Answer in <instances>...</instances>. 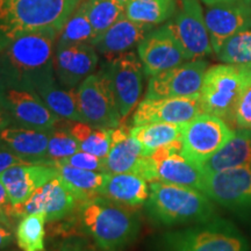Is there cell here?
I'll list each match as a JSON object with an SVG mask.
<instances>
[{
	"mask_svg": "<svg viewBox=\"0 0 251 251\" xmlns=\"http://www.w3.org/2000/svg\"><path fill=\"white\" fill-rule=\"evenodd\" d=\"M58 34L57 29L29 33L0 50V89L36 91L41 83L55 76Z\"/></svg>",
	"mask_w": 251,
	"mask_h": 251,
	"instance_id": "obj_1",
	"label": "cell"
},
{
	"mask_svg": "<svg viewBox=\"0 0 251 251\" xmlns=\"http://www.w3.org/2000/svg\"><path fill=\"white\" fill-rule=\"evenodd\" d=\"M78 207L83 230L103 251H122L139 236L140 218L131 206L98 196Z\"/></svg>",
	"mask_w": 251,
	"mask_h": 251,
	"instance_id": "obj_2",
	"label": "cell"
},
{
	"mask_svg": "<svg viewBox=\"0 0 251 251\" xmlns=\"http://www.w3.org/2000/svg\"><path fill=\"white\" fill-rule=\"evenodd\" d=\"M78 6L74 0H0V50L26 34L61 30Z\"/></svg>",
	"mask_w": 251,
	"mask_h": 251,
	"instance_id": "obj_3",
	"label": "cell"
},
{
	"mask_svg": "<svg viewBox=\"0 0 251 251\" xmlns=\"http://www.w3.org/2000/svg\"><path fill=\"white\" fill-rule=\"evenodd\" d=\"M147 212L159 225L201 224L215 218L214 203L197 188L152 181L149 185Z\"/></svg>",
	"mask_w": 251,
	"mask_h": 251,
	"instance_id": "obj_4",
	"label": "cell"
},
{
	"mask_svg": "<svg viewBox=\"0 0 251 251\" xmlns=\"http://www.w3.org/2000/svg\"><path fill=\"white\" fill-rule=\"evenodd\" d=\"M250 87L251 65L224 63L208 68L199 96L202 112L234 126L238 103Z\"/></svg>",
	"mask_w": 251,
	"mask_h": 251,
	"instance_id": "obj_5",
	"label": "cell"
},
{
	"mask_svg": "<svg viewBox=\"0 0 251 251\" xmlns=\"http://www.w3.org/2000/svg\"><path fill=\"white\" fill-rule=\"evenodd\" d=\"M158 251H249L247 238L230 222L212 219L163 234Z\"/></svg>",
	"mask_w": 251,
	"mask_h": 251,
	"instance_id": "obj_6",
	"label": "cell"
},
{
	"mask_svg": "<svg viewBox=\"0 0 251 251\" xmlns=\"http://www.w3.org/2000/svg\"><path fill=\"white\" fill-rule=\"evenodd\" d=\"M137 175L150 183L163 181L199 191L202 190L205 179L203 166L185 155L181 141L166 144L144 157Z\"/></svg>",
	"mask_w": 251,
	"mask_h": 251,
	"instance_id": "obj_7",
	"label": "cell"
},
{
	"mask_svg": "<svg viewBox=\"0 0 251 251\" xmlns=\"http://www.w3.org/2000/svg\"><path fill=\"white\" fill-rule=\"evenodd\" d=\"M235 130L221 118L202 113L184 125L180 137L183 152L203 165L229 142Z\"/></svg>",
	"mask_w": 251,
	"mask_h": 251,
	"instance_id": "obj_8",
	"label": "cell"
},
{
	"mask_svg": "<svg viewBox=\"0 0 251 251\" xmlns=\"http://www.w3.org/2000/svg\"><path fill=\"white\" fill-rule=\"evenodd\" d=\"M76 93L78 108L84 122L98 128H117L122 124L124 119L102 69L81 81Z\"/></svg>",
	"mask_w": 251,
	"mask_h": 251,
	"instance_id": "obj_9",
	"label": "cell"
},
{
	"mask_svg": "<svg viewBox=\"0 0 251 251\" xmlns=\"http://www.w3.org/2000/svg\"><path fill=\"white\" fill-rule=\"evenodd\" d=\"M111 84L122 119L139 105L143 91V65L136 52L128 51L108 58L102 67Z\"/></svg>",
	"mask_w": 251,
	"mask_h": 251,
	"instance_id": "obj_10",
	"label": "cell"
},
{
	"mask_svg": "<svg viewBox=\"0 0 251 251\" xmlns=\"http://www.w3.org/2000/svg\"><path fill=\"white\" fill-rule=\"evenodd\" d=\"M166 25L184 50L187 61L200 59L214 51L199 0H181L175 20Z\"/></svg>",
	"mask_w": 251,
	"mask_h": 251,
	"instance_id": "obj_11",
	"label": "cell"
},
{
	"mask_svg": "<svg viewBox=\"0 0 251 251\" xmlns=\"http://www.w3.org/2000/svg\"><path fill=\"white\" fill-rule=\"evenodd\" d=\"M207 67L203 59H193L150 77L146 98L199 97Z\"/></svg>",
	"mask_w": 251,
	"mask_h": 251,
	"instance_id": "obj_12",
	"label": "cell"
},
{
	"mask_svg": "<svg viewBox=\"0 0 251 251\" xmlns=\"http://www.w3.org/2000/svg\"><path fill=\"white\" fill-rule=\"evenodd\" d=\"M202 192L213 202L230 209L251 207V168L226 169L205 172Z\"/></svg>",
	"mask_w": 251,
	"mask_h": 251,
	"instance_id": "obj_13",
	"label": "cell"
},
{
	"mask_svg": "<svg viewBox=\"0 0 251 251\" xmlns=\"http://www.w3.org/2000/svg\"><path fill=\"white\" fill-rule=\"evenodd\" d=\"M0 100L11 114L12 127L49 131L61 122V118L47 107L36 91L0 89Z\"/></svg>",
	"mask_w": 251,
	"mask_h": 251,
	"instance_id": "obj_14",
	"label": "cell"
},
{
	"mask_svg": "<svg viewBox=\"0 0 251 251\" xmlns=\"http://www.w3.org/2000/svg\"><path fill=\"white\" fill-rule=\"evenodd\" d=\"M144 75L152 77L187 61L184 50L168 25L152 29L137 46Z\"/></svg>",
	"mask_w": 251,
	"mask_h": 251,
	"instance_id": "obj_15",
	"label": "cell"
},
{
	"mask_svg": "<svg viewBox=\"0 0 251 251\" xmlns=\"http://www.w3.org/2000/svg\"><path fill=\"white\" fill-rule=\"evenodd\" d=\"M199 97L188 98H144L133 115L134 126L147 124L185 125L202 114Z\"/></svg>",
	"mask_w": 251,
	"mask_h": 251,
	"instance_id": "obj_16",
	"label": "cell"
},
{
	"mask_svg": "<svg viewBox=\"0 0 251 251\" xmlns=\"http://www.w3.org/2000/svg\"><path fill=\"white\" fill-rule=\"evenodd\" d=\"M205 21L213 50L218 52L229 37L251 26V0H229L207 6Z\"/></svg>",
	"mask_w": 251,
	"mask_h": 251,
	"instance_id": "obj_17",
	"label": "cell"
},
{
	"mask_svg": "<svg viewBox=\"0 0 251 251\" xmlns=\"http://www.w3.org/2000/svg\"><path fill=\"white\" fill-rule=\"evenodd\" d=\"M98 51L90 43L56 46L54 72L56 79L67 89H76L98 67Z\"/></svg>",
	"mask_w": 251,
	"mask_h": 251,
	"instance_id": "obj_18",
	"label": "cell"
},
{
	"mask_svg": "<svg viewBox=\"0 0 251 251\" xmlns=\"http://www.w3.org/2000/svg\"><path fill=\"white\" fill-rule=\"evenodd\" d=\"M57 176V170L51 165L20 164L2 172L0 181L4 184L12 205H15L23 202L34 191Z\"/></svg>",
	"mask_w": 251,
	"mask_h": 251,
	"instance_id": "obj_19",
	"label": "cell"
},
{
	"mask_svg": "<svg viewBox=\"0 0 251 251\" xmlns=\"http://www.w3.org/2000/svg\"><path fill=\"white\" fill-rule=\"evenodd\" d=\"M144 157L141 144L131 136L130 128L120 125L112 129V144L105 158L106 174L137 175Z\"/></svg>",
	"mask_w": 251,
	"mask_h": 251,
	"instance_id": "obj_20",
	"label": "cell"
},
{
	"mask_svg": "<svg viewBox=\"0 0 251 251\" xmlns=\"http://www.w3.org/2000/svg\"><path fill=\"white\" fill-rule=\"evenodd\" d=\"M153 29L152 26L134 23L125 15L102 33L93 46L97 51L108 58L130 51Z\"/></svg>",
	"mask_w": 251,
	"mask_h": 251,
	"instance_id": "obj_21",
	"label": "cell"
},
{
	"mask_svg": "<svg viewBox=\"0 0 251 251\" xmlns=\"http://www.w3.org/2000/svg\"><path fill=\"white\" fill-rule=\"evenodd\" d=\"M49 131L23 127H8L0 135V146L6 147L31 164L49 165L47 155Z\"/></svg>",
	"mask_w": 251,
	"mask_h": 251,
	"instance_id": "obj_22",
	"label": "cell"
},
{
	"mask_svg": "<svg viewBox=\"0 0 251 251\" xmlns=\"http://www.w3.org/2000/svg\"><path fill=\"white\" fill-rule=\"evenodd\" d=\"M150 188L148 181L135 174H107L100 196L131 207L147 202Z\"/></svg>",
	"mask_w": 251,
	"mask_h": 251,
	"instance_id": "obj_23",
	"label": "cell"
},
{
	"mask_svg": "<svg viewBox=\"0 0 251 251\" xmlns=\"http://www.w3.org/2000/svg\"><path fill=\"white\" fill-rule=\"evenodd\" d=\"M40 194L41 212L45 213L47 222H54L70 215L79 201L70 186L59 176L37 188Z\"/></svg>",
	"mask_w": 251,
	"mask_h": 251,
	"instance_id": "obj_24",
	"label": "cell"
},
{
	"mask_svg": "<svg viewBox=\"0 0 251 251\" xmlns=\"http://www.w3.org/2000/svg\"><path fill=\"white\" fill-rule=\"evenodd\" d=\"M77 89H67L62 86L55 76L41 83L36 92L50 111L57 117L68 121H81V117L77 101Z\"/></svg>",
	"mask_w": 251,
	"mask_h": 251,
	"instance_id": "obj_25",
	"label": "cell"
},
{
	"mask_svg": "<svg viewBox=\"0 0 251 251\" xmlns=\"http://www.w3.org/2000/svg\"><path fill=\"white\" fill-rule=\"evenodd\" d=\"M202 166L205 172L222 171L238 166L251 168V130L237 128L229 142Z\"/></svg>",
	"mask_w": 251,
	"mask_h": 251,
	"instance_id": "obj_26",
	"label": "cell"
},
{
	"mask_svg": "<svg viewBox=\"0 0 251 251\" xmlns=\"http://www.w3.org/2000/svg\"><path fill=\"white\" fill-rule=\"evenodd\" d=\"M51 166H54L59 177L70 186L79 203L100 196V190L107 177L106 172L83 170L63 162H55Z\"/></svg>",
	"mask_w": 251,
	"mask_h": 251,
	"instance_id": "obj_27",
	"label": "cell"
},
{
	"mask_svg": "<svg viewBox=\"0 0 251 251\" xmlns=\"http://www.w3.org/2000/svg\"><path fill=\"white\" fill-rule=\"evenodd\" d=\"M176 0H126L124 15L134 23L155 27L176 13Z\"/></svg>",
	"mask_w": 251,
	"mask_h": 251,
	"instance_id": "obj_28",
	"label": "cell"
},
{
	"mask_svg": "<svg viewBox=\"0 0 251 251\" xmlns=\"http://www.w3.org/2000/svg\"><path fill=\"white\" fill-rule=\"evenodd\" d=\"M184 125L175 124H147L134 126L130 128V134L142 147L146 156L170 144L180 141Z\"/></svg>",
	"mask_w": 251,
	"mask_h": 251,
	"instance_id": "obj_29",
	"label": "cell"
},
{
	"mask_svg": "<svg viewBox=\"0 0 251 251\" xmlns=\"http://www.w3.org/2000/svg\"><path fill=\"white\" fill-rule=\"evenodd\" d=\"M67 128L78 141L81 151L92 153L103 159L107 157L112 144L113 128L93 127L81 121L69 122Z\"/></svg>",
	"mask_w": 251,
	"mask_h": 251,
	"instance_id": "obj_30",
	"label": "cell"
},
{
	"mask_svg": "<svg viewBox=\"0 0 251 251\" xmlns=\"http://www.w3.org/2000/svg\"><path fill=\"white\" fill-rule=\"evenodd\" d=\"M125 4L126 0H83L79 5L85 11L98 39L124 15Z\"/></svg>",
	"mask_w": 251,
	"mask_h": 251,
	"instance_id": "obj_31",
	"label": "cell"
},
{
	"mask_svg": "<svg viewBox=\"0 0 251 251\" xmlns=\"http://www.w3.org/2000/svg\"><path fill=\"white\" fill-rule=\"evenodd\" d=\"M46 222L42 212L21 218L15 231L18 247L23 251H46Z\"/></svg>",
	"mask_w": 251,
	"mask_h": 251,
	"instance_id": "obj_32",
	"label": "cell"
},
{
	"mask_svg": "<svg viewBox=\"0 0 251 251\" xmlns=\"http://www.w3.org/2000/svg\"><path fill=\"white\" fill-rule=\"evenodd\" d=\"M96 39V31L85 14V11L79 5L59 30L56 46L81 45V43L93 45Z\"/></svg>",
	"mask_w": 251,
	"mask_h": 251,
	"instance_id": "obj_33",
	"label": "cell"
},
{
	"mask_svg": "<svg viewBox=\"0 0 251 251\" xmlns=\"http://www.w3.org/2000/svg\"><path fill=\"white\" fill-rule=\"evenodd\" d=\"M216 56L226 64L251 65V26L229 37Z\"/></svg>",
	"mask_w": 251,
	"mask_h": 251,
	"instance_id": "obj_34",
	"label": "cell"
},
{
	"mask_svg": "<svg viewBox=\"0 0 251 251\" xmlns=\"http://www.w3.org/2000/svg\"><path fill=\"white\" fill-rule=\"evenodd\" d=\"M79 150V143L68 128H58L57 125L54 129L49 131L48 151H47L49 165L55 162H61L75 155Z\"/></svg>",
	"mask_w": 251,
	"mask_h": 251,
	"instance_id": "obj_35",
	"label": "cell"
},
{
	"mask_svg": "<svg viewBox=\"0 0 251 251\" xmlns=\"http://www.w3.org/2000/svg\"><path fill=\"white\" fill-rule=\"evenodd\" d=\"M61 162L74 166V168L83 169V170L106 172L105 159L94 156L92 153L80 151V150L75 153V155L68 157V158L63 159Z\"/></svg>",
	"mask_w": 251,
	"mask_h": 251,
	"instance_id": "obj_36",
	"label": "cell"
},
{
	"mask_svg": "<svg viewBox=\"0 0 251 251\" xmlns=\"http://www.w3.org/2000/svg\"><path fill=\"white\" fill-rule=\"evenodd\" d=\"M234 127L251 130V87L244 93L235 114Z\"/></svg>",
	"mask_w": 251,
	"mask_h": 251,
	"instance_id": "obj_37",
	"label": "cell"
},
{
	"mask_svg": "<svg viewBox=\"0 0 251 251\" xmlns=\"http://www.w3.org/2000/svg\"><path fill=\"white\" fill-rule=\"evenodd\" d=\"M20 164H31V163L25 161L24 158H21L6 147L0 146V175L12 166Z\"/></svg>",
	"mask_w": 251,
	"mask_h": 251,
	"instance_id": "obj_38",
	"label": "cell"
},
{
	"mask_svg": "<svg viewBox=\"0 0 251 251\" xmlns=\"http://www.w3.org/2000/svg\"><path fill=\"white\" fill-rule=\"evenodd\" d=\"M11 207L12 202L11 200H9L7 191H6L4 184L0 181V222H1V224H7L8 212Z\"/></svg>",
	"mask_w": 251,
	"mask_h": 251,
	"instance_id": "obj_39",
	"label": "cell"
},
{
	"mask_svg": "<svg viewBox=\"0 0 251 251\" xmlns=\"http://www.w3.org/2000/svg\"><path fill=\"white\" fill-rule=\"evenodd\" d=\"M12 126H13V120H12L11 114L4 106V103L1 102V100H0V135L6 128L12 127Z\"/></svg>",
	"mask_w": 251,
	"mask_h": 251,
	"instance_id": "obj_40",
	"label": "cell"
},
{
	"mask_svg": "<svg viewBox=\"0 0 251 251\" xmlns=\"http://www.w3.org/2000/svg\"><path fill=\"white\" fill-rule=\"evenodd\" d=\"M12 241H13L12 231L7 227H5L4 224L0 225V250L9 246Z\"/></svg>",
	"mask_w": 251,
	"mask_h": 251,
	"instance_id": "obj_41",
	"label": "cell"
},
{
	"mask_svg": "<svg viewBox=\"0 0 251 251\" xmlns=\"http://www.w3.org/2000/svg\"><path fill=\"white\" fill-rule=\"evenodd\" d=\"M203 4H206L207 6H213V5H218L221 4V2H226L229 1V0H201Z\"/></svg>",
	"mask_w": 251,
	"mask_h": 251,
	"instance_id": "obj_42",
	"label": "cell"
},
{
	"mask_svg": "<svg viewBox=\"0 0 251 251\" xmlns=\"http://www.w3.org/2000/svg\"><path fill=\"white\" fill-rule=\"evenodd\" d=\"M64 251H92V250H87V249H83V248H68V249H65Z\"/></svg>",
	"mask_w": 251,
	"mask_h": 251,
	"instance_id": "obj_43",
	"label": "cell"
},
{
	"mask_svg": "<svg viewBox=\"0 0 251 251\" xmlns=\"http://www.w3.org/2000/svg\"><path fill=\"white\" fill-rule=\"evenodd\" d=\"M74 1H75V2H76V4H77V5H79V4H80V2H81V1H83V0H74Z\"/></svg>",
	"mask_w": 251,
	"mask_h": 251,
	"instance_id": "obj_44",
	"label": "cell"
},
{
	"mask_svg": "<svg viewBox=\"0 0 251 251\" xmlns=\"http://www.w3.org/2000/svg\"><path fill=\"white\" fill-rule=\"evenodd\" d=\"M0 224H1V222H0Z\"/></svg>",
	"mask_w": 251,
	"mask_h": 251,
	"instance_id": "obj_45",
	"label": "cell"
}]
</instances>
